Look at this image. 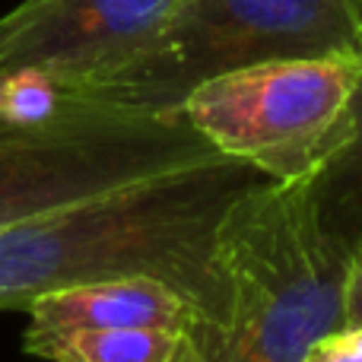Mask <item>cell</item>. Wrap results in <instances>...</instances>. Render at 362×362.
Listing matches in <instances>:
<instances>
[{
    "instance_id": "3957f363",
    "label": "cell",
    "mask_w": 362,
    "mask_h": 362,
    "mask_svg": "<svg viewBox=\"0 0 362 362\" xmlns=\"http://www.w3.org/2000/svg\"><path fill=\"white\" fill-rule=\"evenodd\" d=\"M213 156L185 112L80 95L42 121L0 115V229Z\"/></svg>"
},
{
    "instance_id": "8fae6325",
    "label": "cell",
    "mask_w": 362,
    "mask_h": 362,
    "mask_svg": "<svg viewBox=\"0 0 362 362\" xmlns=\"http://www.w3.org/2000/svg\"><path fill=\"white\" fill-rule=\"evenodd\" d=\"M340 327H362V245L356 251H350V264H346Z\"/></svg>"
},
{
    "instance_id": "9c48e42d",
    "label": "cell",
    "mask_w": 362,
    "mask_h": 362,
    "mask_svg": "<svg viewBox=\"0 0 362 362\" xmlns=\"http://www.w3.org/2000/svg\"><path fill=\"white\" fill-rule=\"evenodd\" d=\"M312 204L321 229L356 251L362 245V70L346 105L344 140L312 175Z\"/></svg>"
},
{
    "instance_id": "7a4b0ae2",
    "label": "cell",
    "mask_w": 362,
    "mask_h": 362,
    "mask_svg": "<svg viewBox=\"0 0 362 362\" xmlns=\"http://www.w3.org/2000/svg\"><path fill=\"white\" fill-rule=\"evenodd\" d=\"M223 318L200 334L204 362H302L340 327L350 251L321 229L312 178L261 181L216 235Z\"/></svg>"
},
{
    "instance_id": "6da1fadb",
    "label": "cell",
    "mask_w": 362,
    "mask_h": 362,
    "mask_svg": "<svg viewBox=\"0 0 362 362\" xmlns=\"http://www.w3.org/2000/svg\"><path fill=\"white\" fill-rule=\"evenodd\" d=\"M261 181L232 156L175 165L0 229V308L80 283L153 276L197 308L200 334L223 318L216 235L226 210ZM197 334V337H200Z\"/></svg>"
},
{
    "instance_id": "ba28073f",
    "label": "cell",
    "mask_w": 362,
    "mask_h": 362,
    "mask_svg": "<svg viewBox=\"0 0 362 362\" xmlns=\"http://www.w3.org/2000/svg\"><path fill=\"white\" fill-rule=\"evenodd\" d=\"M23 350L45 362H204L194 331H25Z\"/></svg>"
},
{
    "instance_id": "52a82bcc",
    "label": "cell",
    "mask_w": 362,
    "mask_h": 362,
    "mask_svg": "<svg viewBox=\"0 0 362 362\" xmlns=\"http://www.w3.org/2000/svg\"><path fill=\"white\" fill-rule=\"evenodd\" d=\"M25 331H118V327H163L200 334L197 308L169 283L153 276L80 283L42 293L25 305Z\"/></svg>"
},
{
    "instance_id": "5b68a950",
    "label": "cell",
    "mask_w": 362,
    "mask_h": 362,
    "mask_svg": "<svg viewBox=\"0 0 362 362\" xmlns=\"http://www.w3.org/2000/svg\"><path fill=\"white\" fill-rule=\"evenodd\" d=\"M362 54L280 57L194 86L185 118L216 153L255 165L270 181L312 178L344 140Z\"/></svg>"
},
{
    "instance_id": "277c9868",
    "label": "cell",
    "mask_w": 362,
    "mask_h": 362,
    "mask_svg": "<svg viewBox=\"0 0 362 362\" xmlns=\"http://www.w3.org/2000/svg\"><path fill=\"white\" fill-rule=\"evenodd\" d=\"M318 54H362V0H178L115 99L181 112L213 76Z\"/></svg>"
},
{
    "instance_id": "30bf717a",
    "label": "cell",
    "mask_w": 362,
    "mask_h": 362,
    "mask_svg": "<svg viewBox=\"0 0 362 362\" xmlns=\"http://www.w3.org/2000/svg\"><path fill=\"white\" fill-rule=\"evenodd\" d=\"M302 362H362V327H337L325 334Z\"/></svg>"
},
{
    "instance_id": "8992f818",
    "label": "cell",
    "mask_w": 362,
    "mask_h": 362,
    "mask_svg": "<svg viewBox=\"0 0 362 362\" xmlns=\"http://www.w3.org/2000/svg\"><path fill=\"white\" fill-rule=\"evenodd\" d=\"M175 6L178 0H19L0 16V70H42L70 93L115 99Z\"/></svg>"
}]
</instances>
